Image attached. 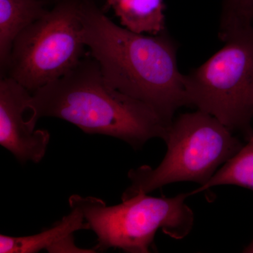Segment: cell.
<instances>
[{"mask_svg": "<svg viewBox=\"0 0 253 253\" xmlns=\"http://www.w3.org/2000/svg\"></svg>", "mask_w": 253, "mask_h": 253, "instance_id": "9a60e30c", "label": "cell"}, {"mask_svg": "<svg viewBox=\"0 0 253 253\" xmlns=\"http://www.w3.org/2000/svg\"><path fill=\"white\" fill-rule=\"evenodd\" d=\"M83 38L111 87L142 101L170 125L189 106L177 45L166 30L145 36L113 22L94 3L80 0Z\"/></svg>", "mask_w": 253, "mask_h": 253, "instance_id": "6da1fadb", "label": "cell"}, {"mask_svg": "<svg viewBox=\"0 0 253 253\" xmlns=\"http://www.w3.org/2000/svg\"><path fill=\"white\" fill-rule=\"evenodd\" d=\"M199 68L184 75L186 98L247 141L253 135V26L242 28Z\"/></svg>", "mask_w": 253, "mask_h": 253, "instance_id": "5b68a950", "label": "cell"}, {"mask_svg": "<svg viewBox=\"0 0 253 253\" xmlns=\"http://www.w3.org/2000/svg\"><path fill=\"white\" fill-rule=\"evenodd\" d=\"M32 94L13 78L0 81V145L20 162H41L50 141L46 129H33L24 119Z\"/></svg>", "mask_w": 253, "mask_h": 253, "instance_id": "52a82bcc", "label": "cell"}, {"mask_svg": "<svg viewBox=\"0 0 253 253\" xmlns=\"http://www.w3.org/2000/svg\"><path fill=\"white\" fill-rule=\"evenodd\" d=\"M43 1H44V0H43Z\"/></svg>", "mask_w": 253, "mask_h": 253, "instance_id": "2e32d148", "label": "cell"}, {"mask_svg": "<svg viewBox=\"0 0 253 253\" xmlns=\"http://www.w3.org/2000/svg\"><path fill=\"white\" fill-rule=\"evenodd\" d=\"M43 0H0V68L4 76L15 40L47 14Z\"/></svg>", "mask_w": 253, "mask_h": 253, "instance_id": "ba28073f", "label": "cell"}, {"mask_svg": "<svg viewBox=\"0 0 253 253\" xmlns=\"http://www.w3.org/2000/svg\"><path fill=\"white\" fill-rule=\"evenodd\" d=\"M165 142L167 153L157 168L143 166L128 172L131 184L122 201L172 183L192 181L204 185L243 146L227 126L199 110L173 120Z\"/></svg>", "mask_w": 253, "mask_h": 253, "instance_id": "3957f363", "label": "cell"}, {"mask_svg": "<svg viewBox=\"0 0 253 253\" xmlns=\"http://www.w3.org/2000/svg\"><path fill=\"white\" fill-rule=\"evenodd\" d=\"M136 195L121 204L108 206L98 198L75 194L70 207L79 208L97 236L96 251L119 249L126 253H147L158 229L174 239L185 238L194 223L192 210L186 204L188 194L173 198Z\"/></svg>", "mask_w": 253, "mask_h": 253, "instance_id": "277c9868", "label": "cell"}, {"mask_svg": "<svg viewBox=\"0 0 253 253\" xmlns=\"http://www.w3.org/2000/svg\"><path fill=\"white\" fill-rule=\"evenodd\" d=\"M236 185L253 191V135L242 148L216 172L204 185L189 193L191 195L216 186Z\"/></svg>", "mask_w": 253, "mask_h": 253, "instance_id": "8fae6325", "label": "cell"}, {"mask_svg": "<svg viewBox=\"0 0 253 253\" xmlns=\"http://www.w3.org/2000/svg\"><path fill=\"white\" fill-rule=\"evenodd\" d=\"M49 253H92L97 251L93 249H83L78 248L75 244L73 234L66 236L61 239L59 242L55 244L52 247L48 250Z\"/></svg>", "mask_w": 253, "mask_h": 253, "instance_id": "4fadbf2b", "label": "cell"}, {"mask_svg": "<svg viewBox=\"0 0 253 253\" xmlns=\"http://www.w3.org/2000/svg\"><path fill=\"white\" fill-rule=\"evenodd\" d=\"M244 253H253V242L248 246V247H246V249H244Z\"/></svg>", "mask_w": 253, "mask_h": 253, "instance_id": "5bb4252c", "label": "cell"}, {"mask_svg": "<svg viewBox=\"0 0 253 253\" xmlns=\"http://www.w3.org/2000/svg\"><path fill=\"white\" fill-rule=\"evenodd\" d=\"M71 212L49 229L34 235L10 236L0 235L1 253H36L48 251L63 238L82 229H89V224L79 208L72 207Z\"/></svg>", "mask_w": 253, "mask_h": 253, "instance_id": "9c48e42d", "label": "cell"}, {"mask_svg": "<svg viewBox=\"0 0 253 253\" xmlns=\"http://www.w3.org/2000/svg\"><path fill=\"white\" fill-rule=\"evenodd\" d=\"M80 0H63L15 40L2 77L13 78L31 94L71 71L86 44Z\"/></svg>", "mask_w": 253, "mask_h": 253, "instance_id": "8992f818", "label": "cell"}, {"mask_svg": "<svg viewBox=\"0 0 253 253\" xmlns=\"http://www.w3.org/2000/svg\"><path fill=\"white\" fill-rule=\"evenodd\" d=\"M253 0H222L219 37L224 42L239 30L252 26Z\"/></svg>", "mask_w": 253, "mask_h": 253, "instance_id": "7c38bea8", "label": "cell"}, {"mask_svg": "<svg viewBox=\"0 0 253 253\" xmlns=\"http://www.w3.org/2000/svg\"><path fill=\"white\" fill-rule=\"evenodd\" d=\"M125 28L136 33L159 34L165 27L163 0H106Z\"/></svg>", "mask_w": 253, "mask_h": 253, "instance_id": "30bf717a", "label": "cell"}, {"mask_svg": "<svg viewBox=\"0 0 253 253\" xmlns=\"http://www.w3.org/2000/svg\"><path fill=\"white\" fill-rule=\"evenodd\" d=\"M28 111L32 129L41 118H57L134 149L154 138L165 141L169 126L149 105L111 87L99 63L86 55L67 74L33 93Z\"/></svg>", "mask_w": 253, "mask_h": 253, "instance_id": "7a4b0ae2", "label": "cell"}]
</instances>
